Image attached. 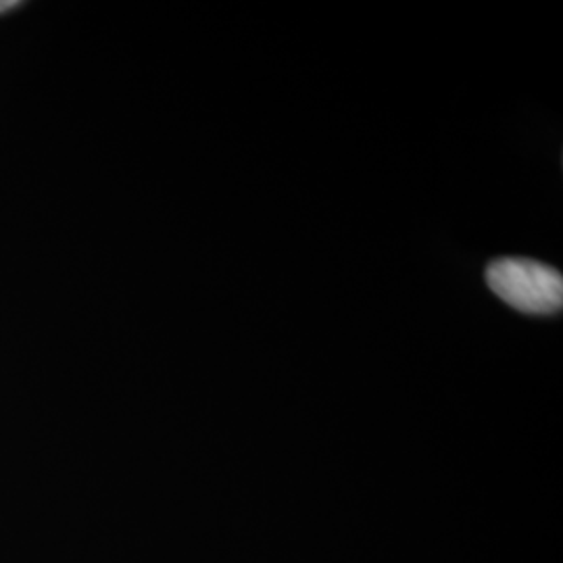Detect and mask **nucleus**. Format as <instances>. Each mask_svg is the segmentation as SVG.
Returning <instances> with one entry per match:
<instances>
[{"instance_id":"nucleus-1","label":"nucleus","mask_w":563,"mask_h":563,"mask_svg":"<svg viewBox=\"0 0 563 563\" xmlns=\"http://www.w3.org/2000/svg\"><path fill=\"white\" fill-rule=\"evenodd\" d=\"M490 290L522 313L551 316L562 311L563 278L555 267L534 260H497L486 267Z\"/></svg>"},{"instance_id":"nucleus-2","label":"nucleus","mask_w":563,"mask_h":563,"mask_svg":"<svg viewBox=\"0 0 563 563\" xmlns=\"http://www.w3.org/2000/svg\"><path fill=\"white\" fill-rule=\"evenodd\" d=\"M20 0H0V13H4V11H9V9H15V7H20Z\"/></svg>"}]
</instances>
